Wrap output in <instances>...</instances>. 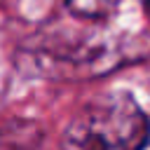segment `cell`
<instances>
[{
	"label": "cell",
	"instance_id": "6da1fadb",
	"mask_svg": "<svg viewBox=\"0 0 150 150\" xmlns=\"http://www.w3.org/2000/svg\"><path fill=\"white\" fill-rule=\"evenodd\" d=\"M150 122L134 96L105 91L84 103L68 122L61 150H143Z\"/></svg>",
	"mask_w": 150,
	"mask_h": 150
},
{
	"label": "cell",
	"instance_id": "7a4b0ae2",
	"mask_svg": "<svg viewBox=\"0 0 150 150\" xmlns=\"http://www.w3.org/2000/svg\"><path fill=\"white\" fill-rule=\"evenodd\" d=\"M122 0H68L66 9L70 16H77L82 21H91V23H103L108 19H112V14L117 12Z\"/></svg>",
	"mask_w": 150,
	"mask_h": 150
},
{
	"label": "cell",
	"instance_id": "3957f363",
	"mask_svg": "<svg viewBox=\"0 0 150 150\" xmlns=\"http://www.w3.org/2000/svg\"><path fill=\"white\" fill-rule=\"evenodd\" d=\"M143 9H145V14H148V19H150V0L143 2Z\"/></svg>",
	"mask_w": 150,
	"mask_h": 150
}]
</instances>
